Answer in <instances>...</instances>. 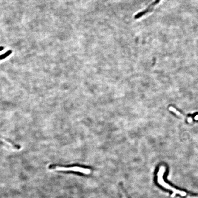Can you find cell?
Segmentation results:
<instances>
[{
    "mask_svg": "<svg viewBox=\"0 0 198 198\" xmlns=\"http://www.w3.org/2000/svg\"><path fill=\"white\" fill-rule=\"evenodd\" d=\"M49 169L53 170L62 171H73L82 174L88 175L90 174L91 170L87 168L75 166L72 167H62L56 165H51L49 166Z\"/></svg>",
    "mask_w": 198,
    "mask_h": 198,
    "instance_id": "1",
    "label": "cell"
},
{
    "mask_svg": "<svg viewBox=\"0 0 198 198\" xmlns=\"http://www.w3.org/2000/svg\"><path fill=\"white\" fill-rule=\"evenodd\" d=\"M169 110L174 113L175 114H176V115H177L181 117L183 116V114H182L181 113L179 112V111L176 110V109H175L174 107H169Z\"/></svg>",
    "mask_w": 198,
    "mask_h": 198,
    "instance_id": "2",
    "label": "cell"
},
{
    "mask_svg": "<svg viewBox=\"0 0 198 198\" xmlns=\"http://www.w3.org/2000/svg\"><path fill=\"white\" fill-rule=\"evenodd\" d=\"M121 192L123 198H127L126 195H125V193L121 189Z\"/></svg>",
    "mask_w": 198,
    "mask_h": 198,
    "instance_id": "3",
    "label": "cell"
}]
</instances>
